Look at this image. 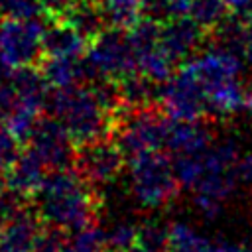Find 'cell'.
Here are the masks:
<instances>
[{
    "label": "cell",
    "mask_w": 252,
    "mask_h": 252,
    "mask_svg": "<svg viewBox=\"0 0 252 252\" xmlns=\"http://www.w3.org/2000/svg\"><path fill=\"white\" fill-rule=\"evenodd\" d=\"M35 211L45 224L77 232L93 224L98 197L75 169H51L33 197Z\"/></svg>",
    "instance_id": "obj_1"
},
{
    "label": "cell",
    "mask_w": 252,
    "mask_h": 252,
    "mask_svg": "<svg viewBox=\"0 0 252 252\" xmlns=\"http://www.w3.org/2000/svg\"><path fill=\"white\" fill-rule=\"evenodd\" d=\"M47 108L51 116L63 122L77 146L106 138L112 132V114L98 100L91 85L53 89Z\"/></svg>",
    "instance_id": "obj_2"
},
{
    "label": "cell",
    "mask_w": 252,
    "mask_h": 252,
    "mask_svg": "<svg viewBox=\"0 0 252 252\" xmlns=\"http://www.w3.org/2000/svg\"><path fill=\"white\" fill-rule=\"evenodd\" d=\"M130 191L144 209H163L179 193V179L173 159L163 150H148L128 158Z\"/></svg>",
    "instance_id": "obj_3"
},
{
    "label": "cell",
    "mask_w": 252,
    "mask_h": 252,
    "mask_svg": "<svg viewBox=\"0 0 252 252\" xmlns=\"http://www.w3.org/2000/svg\"><path fill=\"white\" fill-rule=\"evenodd\" d=\"M169 116L161 106L132 108L122 104L112 114V140L126 158L148 150H165Z\"/></svg>",
    "instance_id": "obj_4"
},
{
    "label": "cell",
    "mask_w": 252,
    "mask_h": 252,
    "mask_svg": "<svg viewBox=\"0 0 252 252\" xmlns=\"http://www.w3.org/2000/svg\"><path fill=\"white\" fill-rule=\"evenodd\" d=\"M45 26L39 18H0V67H35L43 59Z\"/></svg>",
    "instance_id": "obj_5"
},
{
    "label": "cell",
    "mask_w": 252,
    "mask_h": 252,
    "mask_svg": "<svg viewBox=\"0 0 252 252\" xmlns=\"http://www.w3.org/2000/svg\"><path fill=\"white\" fill-rule=\"evenodd\" d=\"M85 59L94 79L120 81L138 71L136 53L132 49L128 32L122 28L106 26L89 43Z\"/></svg>",
    "instance_id": "obj_6"
},
{
    "label": "cell",
    "mask_w": 252,
    "mask_h": 252,
    "mask_svg": "<svg viewBox=\"0 0 252 252\" xmlns=\"http://www.w3.org/2000/svg\"><path fill=\"white\" fill-rule=\"evenodd\" d=\"M159 106L169 118L179 120H209L207 91L187 63H181L167 83L161 87Z\"/></svg>",
    "instance_id": "obj_7"
},
{
    "label": "cell",
    "mask_w": 252,
    "mask_h": 252,
    "mask_svg": "<svg viewBox=\"0 0 252 252\" xmlns=\"http://www.w3.org/2000/svg\"><path fill=\"white\" fill-rule=\"evenodd\" d=\"M126 154L112 138H98L77 146L73 167L75 171L91 185V187H104L112 183L124 167Z\"/></svg>",
    "instance_id": "obj_8"
},
{
    "label": "cell",
    "mask_w": 252,
    "mask_h": 252,
    "mask_svg": "<svg viewBox=\"0 0 252 252\" xmlns=\"http://www.w3.org/2000/svg\"><path fill=\"white\" fill-rule=\"evenodd\" d=\"M28 146L41 158L47 169H67L73 165L77 144L71 134L55 116H41Z\"/></svg>",
    "instance_id": "obj_9"
},
{
    "label": "cell",
    "mask_w": 252,
    "mask_h": 252,
    "mask_svg": "<svg viewBox=\"0 0 252 252\" xmlns=\"http://www.w3.org/2000/svg\"><path fill=\"white\" fill-rule=\"evenodd\" d=\"M207 30L197 24L191 16L173 18L169 22H163L159 28V43L167 51V55L175 63H183L197 55L199 47L205 43Z\"/></svg>",
    "instance_id": "obj_10"
},
{
    "label": "cell",
    "mask_w": 252,
    "mask_h": 252,
    "mask_svg": "<svg viewBox=\"0 0 252 252\" xmlns=\"http://www.w3.org/2000/svg\"><path fill=\"white\" fill-rule=\"evenodd\" d=\"M41 222L35 207H20L4 220L0 230V252H33L39 230L43 228Z\"/></svg>",
    "instance_id": "obj_11"
},
{
    "label": "cell",
    "mask_w": 252,
    "mask_h": 252,
    "mask_svg": "<svg viewBox=\"0 0 252 252\" xmlns=\"http://www.w3.org/2000/svg\"><path fill=\"white\" fill-rule=\"evenodd\" d=\"M213 142H215V134L209 122H205V118H197V120L169 118L167 122L165 150L173 156L201 154Z\"/></svg>",
    "instance_id": "obj_12"
},
{
    "label": "cell",
    "mask_w": 252,
    "mask_h": 252,
    "mask_svg": "<svg viewBox=\"0 0 252 252\" xmlns=\"http://www.w3.org/2000/svg\"><path fill=\"white\" fill-rule=\"evenodd\" d=\"M45 169H47V165L28 146L24 152L18 154L16 161L10 165V169L4 175V181H6L8 191L14 193L16 197L24 199V201L33 199L35 193L39 191L45 175H47Z\"/></svg>",
    "instance_id": "obj_13"
},
{
    "label": "cell",
    "mask_w": 252,
    "mask_h": 252,
    "mask_svg": "<svg viewBox=\"0 0 252 252\" xmlns=\"http://www.w3.org/2000/svg\"><path fill=\"white\" fill-rule=\"evenodd\" d=\"M39 71L51 89H67L75 85H89L94 75L85 57H59L43 55L39 61Z\"/></svg>",
    "instance_id": "obj_14"
},
{
    "label": "cell",
    "mask_w": 252,
    "mask_h": 252,
    "mask_svg": "<svg viewBox=\"0 0 252 252\" xmlns=\"http://www.w3.org/2000/svg\"><path fill=\"white\" fill-rule=\"evenodd\" d=\"M91 39L79 32L71 22L63 18H49L43 35V51L45 55L59 57H85Z\"/></svg>",
    "instance_id": "obj_15"
},
{
    "label": "cell",
    "mask_w": 252,
    "mask_h": 252,
    "mask_svg": "<svg viewBox=\"0 0 252 252\" xmlns=\"http://www.w3.org/2000/svg\"><path fill=\"white\" fill-rule=\"evenodd\" d=\"M116 83H118L122 104H126V106L144 108V106H156L161 102V87L163 85L152 81L150 77H146L140 71H136Z\"/></svg>",
    "instance_id": "obj_16"
},
{
    "label": "cell",
    "mask_w": 252,
    "mask_h": 252,
    "mask_svg": "<svg viewBox=\"0 0 252 252\" xmlns=\"http://www.w3.org/2000/svg\"><path fill=\"white\" fill-rule=\"evenodd\" d=\"M104 20L112 28L128 30L138 20L144 18V2L146 0H96Z\"/></svg>",
    "instance_id": "obj_17"
},
{
    "label": "cell",
    "mask_w": 252,
    "mask_h": 252,
    "mask_svg": "<svg viewBox=\"0 0 252 252\" xmlns=\"http://www.w3.org/2000/svg\"><path fill=\"white\" fill-rule=\"evenodd\" d=\"M228 8L224 0H191L189 16L201 24L207 32L217 30L226 18H228Z\"/></svg>",
    "instance_id": "obj_18"
},
{
    "label": "cell",
    "mask_w": 252,
    "mask_h": 252,
    "mask_svg": "<svg viewBox=\"0 0 252 252\" xmlns=\"http://www.w3.org/2000/svg\"><path fill=\"white\" fill-rule=\"evenodd\" d=\"M167 234H169V252H203L209 242L193 226L185 222H171L167 226Z\"/></svg>",
    "instance_id": "obj_19"
},
{
    "label": "cell",
    "mask_w": 252,
    "mask_h": 252,
    "mask_svg": "<svg viewBox=\"0 0 252 252\" xmlns=\"http://www.w3.org/2000/svg\"><path fill=\"white\" fill-rule=\"evenodd\" d=\"M108 246V236L100 226L89 224L77 232L67 242V248L71 252H102Z\"/></svg>",
    "instance_id": "obj_20"
},
{
    "label": "cell",
    "mask_w": 252,
    "mask_h": 252,
    "mask_svg": "<svg viewBox=\"0 0 252 252\" xmlns=\"http://www.w3.org/2000/svg\"><path fill=\"white\" fill-rule=\"evenodd\" d=\"M138 244L152 252H169L167 226L158 222H144L138 226Z\"/></svg>",
    "instance_id": "obj_21"
},
{
    "label": "cell",
    "mask_w": 252,
    "mask_h": 252,
    "mask_svg": "<svg viewBox=\"0 0 252 252\" xmlns=\"http://www.w3.org/2000/svg\"><path fill=\"white\" fill-rule=\"evenodd\" d=\"M45 14L43 0H0V18H39Z\"/></svg>",
    "instance_id": "obj_22"
},
{
    "label": "cell",
    "mask_w": 252,
    "mask_h": 252,
    "mask_svg": "<svg viewBox=\"0 0 252 252\" xmlns=\"http://www.w3.org/2000/svg\"><path fill=\"white\" fill-rule=\"evenodd\" d=\"M108 246L116 252H128L138 244V226L132 222H116L108 232Z\"/></svg>",
    "instance_id": "obj_23"
},
{
    "label": "cell",
    "mask_w": 252,
    "mask_h": 252,
    "mask_svg": "<svg viewBox=\"0 0 252 252\" xmlns=\"http://www.w3.org/2000/svg\"><path fill=\"white\" fill-rule=\"evenodd\" d=\"M67 242H69V236H67L65 228H59L55 224H47L39 230L33 252H63Z\"/></svg>",
    "instance_id": "obj_24"
},
{
    "label": "cell",
    "mask_w": 252,
    "mask_h": 252,
    "mask_svg": "<svg viewBox=\"0 0 252 252\" xmlns=\"http://www.w3.org/2000/svg\"><path fill=\"white\" fill-rule=\"evenodd\" d=\"M18 140L8 132L4 124H0V175H6L10 165L18 158Z\"/></svg>",
    "instance_id": "obj_25"
},
{
    "label": "cell",
    "mask_w": 252,
    "mask_h": 252,
    "mask_svg": "<svg viewBox=\"0 0 252 252\" xmlns=\"http://www.w3.org/2000/svg\"><path fill=\"white\" fill-rule=\"evenodd\" d=\"M83 2L85 0H43V6H45V14H49V18H63Z\"/></svg>",
    "instance_id": "obj_26"
},
{
    "label": "cell",
    "mask_w": 252,
    "mask_h": 252,
    "mask_svg": "<svg viewBox=\"0 0 252 252\" xmlns=\"http://www.w3.org/2000/svg\"><path fill=\"white\" fill-rule=\"evenodd\" d=\"M193 205L201 213V217H205V219H215L222 211V203L220 201H215V199H209V197H201V195H193Z\"/></svg>",
    "instance_id": "obj_27"
},
{
    "label": "cell",
    "mask_w": 252,
    "mask_h": 252,
    "mask_svg": "<svg viewBox=\"0 0 252 252\" xmlns=\"http://www.w3.org/2000/svg\"><path fill=\"white\" fill-rule=\"evenodd\" d=\"M236 177H238V183L252 185V150L240 154L236 161Z\"/></svg>",
    "instance_id": "obj_28"
},
{
    "label": "cell",
    "mask_w": 252,
    "mask_h": 252,
    "mask_svg": "<svg viewBox=\"0 0 252 252\" xmlns=\"http://www.w3.org/2000/svg\"><path fill=\"white\" fill-rule=\"evenodd\" d=\"M203 252H244V250L238 244L228 242V240H215V242L209 240Z\"/></svg>",
    "instance_id": "obj_29"
},
{
    "label": "cell",
    "mask_w": 252,
    "mask_h": 252,
    "mask_svg": "<svg viewBox=\"0 0 252 252\" xmlns=\"http://www.w3.org/2000/svg\"><path fill=\"white\" fill-rule=\"evenodd\" d=\"M226 8L230 14H236V16H246L248 10L252 8V0H224Z\"/></svg>",
    "instance_id": "obj_30"
},
{
    "label": "cell",
    "mask_w": 252,
    "mask_h": 252,
    "mask_svg": "<svg viewBox=\"0 0 252 252\" xmlns=\"http://www.w3.org/2000/svg\"><path fill=\"white\" fill-rule=\"evenodd\" d=\"M8 197H10V191H8V187H6V181L0 177V217H2V219H4V215H6Z\"/></svg>",
    "instance_id": "obj_31"
},
{
    "label": "cell",
    "mask_w": 252,
    "mask_h": 252,
    "mask_svg": "<svg viewBox=\"0 0 252 252\" xmlns=\"http://www.w3.org/2000/svg\"><path fill=\"white\" fill-rule=\"evenodd\" d=\"M128 252H152V250H148V248H144V246H140V244H136V246H132Z\"/></svg>",
    "instance_id": "obj_32"
},
{
    "label": "cell",
    "mask_w": 252,
    "mask_h": 252,
    "mask_svg": "<svg viewBox=\"0 0 252 252\" xmlns=\"http://www.w3.org/2000/svg\"><path fill=\"white\" fill-rule=\"evenodd\" d=\"M242 18H248V20H252V8H250V10H248V14H246V16H242Z\"/></svg>",
    "instance_id": "obj_33"
},
{
    "label": "cell",
    "mask_w": 252,
    "mask_h": 252,
    "mask_svg": "<svg viewBox=\"0 0 252 252\" xmlns=\"http://www.w3.org/2000/svg\"><path fill=\"white\" fill-rule=\"evenodd\" d=\"M2 226H4V219L0 217V230H2Z\"/></svg>",
    "instance_id": "obj_34"
},
{
    "label": "cell",
    "mask_w": 252,
    "mask_h": 252,
    "mask_svg": "<svg viewBox=\"0 0 252 252\" xmlns=\"http://www.w3.org/2000/svg\"><path fill=\"white\" fill-rule=\"evenodd\" d=\"M246 252H252V246H250V248H248V250H246Z\"/></svg>",
    "instance_id": "obj_35"
}]
</instances>
